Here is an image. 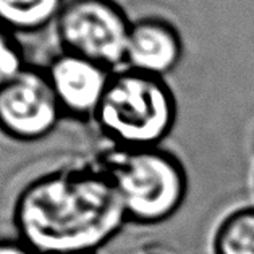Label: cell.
I'll list each match as a JSON object with an SVG mask.
<instances>
[{"mask_svg": "<svg viewBox=\"0 0 254 254\" xmlns=\"http://www.w3.org/2000/svg\"><path fill=\"white\" fill-rule=\"evenodd\" d=\"M99 160L114 180L128 222L162 224L187 199V170L175 154L160 146L138 149L112 146Z\"/></svg>", "mask_w": 254, "mask_h": 254, "instance_id": "cell-2", "label": "cell"}, {"mask_svg": "<svg viewBox=\"0 0 254 254\" xmlns=\"http://www.w3.org/2000/svg\"><path fill=\"white\" fill-rule=\"evenodd\" d=\"M64 117L44 68L26 65L0 89V133L10 139H46Z\"/></svg>", "mask_w": 254, "mask_h": 254, "instance_id": "cell-5", "label": "cell"}, {"mask_svg": "<svg viewBox=\"0 0 254 254\" xmlns=\"http://www.w3.org/2000/svg\"><path fill=\"white\" fill-rule=\"evenodd\" d=\"M60 254H97V253H60Z\"/></svg>", "mask_w": 254, "mask_h": 254, "instance_id": "cell-12", "label": "cell"}, {"mask_svg": "<svg viewBox=\"0 0 254 254\" xmlns=\"http://www.w3.org/2000/svg\"><path fill=\"white\" fill-rule=\"evenodd\" d=\"M253 188H254V175H253Z\"/></svg>", "mask_w": 254, "mask_h": 254, "instance_id": "cell-13", "label": "cell"}, {"mask_svg": "<svg viewBox=\"0 0 254 254\" xmlns=\"http://www.w3.org/2000/svg\"><path fill=\"white\" fill-rule=\"evenodd\" d=\"M214 254H254V206L227 214L212 238Z\"/></svg>", "mask_w": 254, "mask_h": 254, "instance_id": "cell-9", "label": "cell"}, {"mask_svg": "<svg viewBox=\"0 0 254 254\" xmlns=\"http://www.w3.org/2000/svg\"><path fill=\"white\" fill-rule=\"evenodd\" d=\"M183 46L177 29L159 18L131 23L125 49L127 68L162 78L178 65Z\"/></svg>", "mask_w": 254, "mask_h": 254, "instance_id": "cell-7", "label": "cell"}, {"mask_svg": "<svg viewBox=\"0 0 254 254\" xmlns=\"http://www.w3.org/2000/svg\"><path fill=\"white\" fill-rule=\"evenodd\" d=\"M26 65L24 49L18 36L0 26V89Z\"/></svg>", "mask_w": 254, "mask_h": 254, "instance_id": "cell-10", "label": "cell"}, {"mask_svg": "<svg viewBox=\"0 0 254 254\" xmlns=\"http://www.w3.org/2000/svg\"><path fill=\"white\" fill-rule=\"evenodd\" d=\"M131 21L115 0H66L54 23L60 51L114 70L125 62Z\"/></svg>", "mask_w": 254, "mask_h": 254, "instance_id": "cell-4", "label": "cell"}, {"mask_svg": "<svg viewBox=\"0 0 254 254\" xmlns=\"http://www.w3.org/2000/svg\"><path fill=\"white\" fill-rule=\"evenodd\" d=\"M92 120L115 147H156L175 125L177 101L162 78L125 68L114 71Z\"/></svg>", "mask_w": 254, "mask_h": 254, "instance_id": "cell-3", "label": "cell"}, {"mask_svg": "<svg viewBox=\"0 0 254 254\" xmlns=\"http://www.w3.org/2000/svg\"><path fill=\"white\" fill-rule=\"evenodd\" d=\"M44 70L65 117L94 119L114 70L65 51L52 55Z\"/></svg>", "mask_w": 254, "mask_h": 254, "instance_id": "cell-6", "label": "cell"}, {"mask_svg": "<svg viewBox=\"0 0 254 254\" xmlns=\"http://www.w3.org/2000/svg\"><path fill=\"white\" fill-rule=\"evenodd\" d=\"M66 0H0V26L16 36L54 26Z\"/></svg>", "mask_w": 254, "mask_h": 254, "instance_id": "cell-8", "label": "cell"}, {"mask_svg": "<svg viewBox=\"0 0 254 254\" xmlns=\"http://www.w3.org/2000/svg\"><path fill=\"white\" fill-rule=\"evenodd\" d=\"M0 254H39L26 241L15 237H0Z\"/></svg>", "mask_w": 254, "mask_h": 254, "instance_id": "cell-11", "label": "cell"}, {"mask_svg": "<svg viewBox=\"0 0 254 254\" xmlns=\"http://www.w3.org/2000/svg\"><path fill=\"white\" fill-rule=\"evenodd\" d=\"M127 222L114 180L99 159L38 173L11 204L15 235L39 254L97 253Z\"/></svg>", "mask_w": 254, "mask_h": 254, "instance_id": "cell-1", "label": "cell"}]
</instances>
